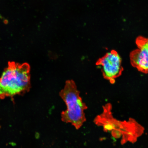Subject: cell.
<instances>
[{"label": "cell", "instance_id": "6da1fadb", "mask_svg": "<svg viewBox=\"0 0 148 148\" xmlns=\"http://www.w3.org/2000/svg\"><path fill=\"white\" fill-rule=\"evenodd\" d=\"M30 66L9 62L8 66L0 77V98L20 95L30 88Z\"/></svg>", "mask_w": 148, "mask_h": 148}, {"label": "cell", "instance_id": "277c9868", "mask_svg": "<svg viewBox=\"0 0 148 148\" xmlns=\"http://www.w3.org/2000/svg\"><path fill=\"white\" fill-rule=\"evenodd\" d=\"M136 42L138 48L130 53L131 63L138 71L148 73V38L138 36Z\"/></svg>", "mask_w": 148, "mask_h": 148}, {"label": "cell", "instance_id": "3957f363", "mask_svg": "<svg viewBox=\"0 0 148 148\" xmlns=\"http://www.w3.org/2000/svg\"><path fill=\"white\" fill-rule=\"evenodd\" d=\"M96 65L101 69L104 79L112 84L115 83V79L121 75L123 70L121 57L114 50L99 58Z\"/></svg>", "mask_w": 148, "mask_h": 148}, {"label": "cell", "instance_id": "7a4b0ae2", "mask_svg": "<svg viewBox=\"0 0 148 148\" xmlns=\"http://www.w3.org/2000/svg\"><path fill=\"white\" fill-rule=\"evenodd\" d=\"M60 95L66 107L61 114L62 121L71 123L77 129L80 128L86 121L84 110L88 107L80 97L75 82L72 80L66 81Z\"/></svg>", "mask_w": 148, "mask_h": 148}]
</instances>
